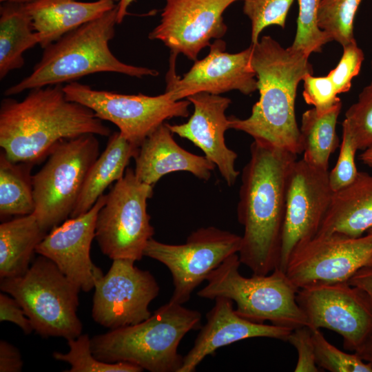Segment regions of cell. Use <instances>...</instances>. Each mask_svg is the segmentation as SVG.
Wrapping results in <instances>:
<instances>
[{
  "label": "cell",
  "mask_w": 372,
  "mask_h": 372,
  "mask_svg": "<svg viewBox=\"0 0 372 372\" xmlns=\"http://www.w3.org/2000/svg\"><path fill=\"white\" fill-rule=\"evenodd\" d=\"M238 254L226 258L207 278V285L197 295L214 300L229 298L236 304V313L257 323L269 321L273 325L294 329L309 327L307 318L297 302L298 289L279 268L267 275L250 278L239 272Z\"/></svg>",
  "instance_id": "8992f818"
},
{
  "label": "cell",
  "mask_w": 372,
  "mask_h": 372,
  "mask_svg": "<svg viewBox=\"0 0 372 372\" xmlns=\"http://www.w3.org/2000/svg\"><path fill=\"white\" fill-rule=\"evenodd\" d=\"M110 136V129L87 107L66 98L63 85L30 90L22 101L0 105V146L14 162L35 164L61 141L83 134Z\"/></svg>",
  "instance_id": "7a4b0ae2"
},
{
  "label": "cell",
  "mask_w": 372,
  "mask_h": 372,
  "mask_svg": "<svg viewBox=\"0 0 372 372\" xmlns=\"http://www.w3.org/2000/svg\"><path fill=\"white\" fill-rule=\"evenodd\" d=\"M113 1H114L115 3H118L120 0H112Z\"/></svg>",
  "instance_id": "7dc6e473"
},
{
  "label": "cell",
  "mask_w": 372,
  "mask_h": 372,
  "mask_svg": "<svg viewBox=\"0 0 372 372\" xmlns=\"http://www.w3.org/2000/svg\"><path fill=\"white\" fill-rule=\"evenodd\" d=\"M66 98L92 110L103 121L114 124L131 143L140 147L164 121L189 116L191 103L174 101L165 92L157 96L123 94L98 90L76 81L63 86Z\"/></svg>",
  "instance_id": "30bf717a"
},
{
  "label": "cell",
  "mask_w": 372,
  "mask_h": 372,
  "mask_svg": "<svg viewBox=\"0 0 372 372\" xmlns=\"http://www.w3.org/2000/svg\"><path fill=\"white\" fill-rule=\"evenodd\" d=\"M361 1L321 0L318 12L319 28L342 47L354 41V19Z\"/></svg>",
  "instance_id": "f546056e"
},
{
  "label": "cell",
  "mask_w": 372,
  "mask_h": 372,
  "mask_svg": "<svg viewBox=\"0 0 372 372\" xmlns=\"http://www.w3.org/2000/svg\"><path fill=\"white\" fill-rule=\"evenodd\" d=\"M138 147L129 142L119 132L112 134L103 152L90 167L82 190L70 218L89 211L112 183L121 179Z\"/></svg>",
  "instance_id": "cb8c5ba5"
},
{
  "label": "cell",
  "mask_w": 372,
  "mask_h": 372,
  "mask_svg": "<svg viewBox=\"0 0 372 372\" xmlns=\"http://www.w3.org/2000/svg\"><path fill=\"white\" fill-rule=\"evenodd\" d=\"M372 229V175L358 172L355 179L333 192L318 234L357 238Z\"/></svg>",
  "instance_id": "603a6c76"
},
{
  "label": "cell",
  "mask_w": 372,
  "mask_h": 372,
  "mask_svg": "<svg viewBox=\"0 0 372 372\" xmlns=\"http://www.w3.org/2000/svg\"><path fill=\"white\" fill-rule=\"evenodd\" d=\"M68 341L69 351L65 353L54 352L56 360L70 364L68 372H141L140 366L127 362H106L97 359L91 349V338L81 334Z\"/></svg>",
  "instance_id": "f1b7e54d"
},
{
  "label": "cell",
  "mask_w": 372,
  "mask_h": 372,
  "mask_svg": "<svg viewBox=\"0 0 372 372\" xmlns=\"http://www.w3.org/2000/svg\"><path fill=\"white\" fill-rule=\"evenodd\" d=\"M47 234L33 214L0 225V278L19 276L29 269L34 253Z\"/></svg>",
  "instance_id": "d4e9b609"
},
{
  "label": "cell",
  "mask_w": 372,
  "mask_h": 372,
  "mask_svg": "<svg viewBox=\"0 0 372 372\" xmlns=\"http://www.w3.org/2000/svg\"><path fill=\"white\" fill-rule=\"evenodd\" d=\"M134 160L136 178L153 187L163 176L174 172H187L207 181L216 167L205 156L179 146L165 123L143 141Z\"/></svg>",
  "instance_id": "44dd1931"
},
{
  "label": "cell",
  "mask_w": 372,
  "mask_h": 372,
  "mask_svg": "<svg viewBox=\"0 0 372 372\" xmlns=\"http://www.w3.org/2000/svg\"><path fill=\"white\" fill-rule=\"evenodd\" d=\"M342 48L343 53L338 65L328 73L338 94L349 91L352 80L358 75L364 59V52L355 39Z\"/></svg>",
  "instance_id": "d590c367"
},
{
  "label": "cell",
  "mask_w": 372,
  "mask_h": 372,
  "mask_svg": "<svg viewBox=\"0 0 372 372\" xmlns=\"http://www.w3.org/2000/svg\"><path fill=\"white\" fill-rule=\"evenodd\" d=\"M200 328L199 311L169 300L138 324L94 335L91 349L103 362H127L151 372H178L183 362L178 345L189 331Z\"/></svg>",
  "instance_id": "5b68a950"
},
{
  "label": "cell",
  "mask_w": 372,
  "mask_h": 372,
  "mask_svg": "<svg viewBox=\"0 0 372 372\" xmlns=\"http://www.w3.org/2000/svg\"><path fill=\"white\" fill-rule=\"evenodd\" d=\"M287 342L293 346L298 353L295 372L320 371L316 360L312 330L309 327L304 326L293 329Z\"/></svg>",
  "instance_id": "74e56055"
},
{
  "label": "cell",
  "mask_w": 372,
  "mask_h": 372,
  "mask_svg": "<svg viewBox=\"0 0 372 372\" xmlns=\"http://www.w3.org/2000/svg\"><path fill=\"white\" fill-rule=\"evenodd\" d=\"M316 360L319 368L331 372H372V364L354 352L345 353L332 344L320 329H311Z\"/></svg>",
  "instance_id": "1f68e13d"
},
{
  "label": "cell",
  "mask_w": 372,
  "mask_h": 372,
  "mask_svg": "<svg viewBox=\"0 0 372 372\" xmlns=\"http://www.w3.org/2000/svg\"><path fill=\"white\" fill-rule=\"evenodd\" d=\"M194 105L189 119L182 124L166 125L172 134L186 138L200 148L205 156L217 167L221 176L229 187L236 181L240 172L235 163L238 155L225 143V134L229 129L225 112L229 98L206 92L187 98Z\"/></svg>",
  "instance_id": "d6986e66"
},
{
  "label": "cell",
  "mask_w": 372,
  "mask_h": 372,
  "mask_svg": "<svg viewBox=\"0 0 372 372\" xmlns=\"http://www.w3.org/2000/svg\"><path fill=\"white\" fill-rule=\"evenodd\" d=\"M355 353L364 361L372 364V335Z\"/></svg>",
  "instance_id": "b9f144b4"
},
{
  "label": "cell",
  "mask_w": 372,
  "mask_h": 372,
  "mask_svg": "<svg viewBox=\"0 0 372 372\" xmlns=\"http://www.w3.org/2000/svg\"><path fill=\"white\" fill-rule=\"evenodd\" d=\"M135 262L113 260L108 272L95 282L92 317L100 325L114 329L151 316L149 305L160 287L151 272L138 268Z\"/></svg>",
  "instance_id": "5bb4252c"
},
{
  "label": "cell",
  "mask_w": 372,
  "mask_h": 372,
  "mask_svg": "<svg viewBox=\"0 0 372 372\" xmlns=\"http://www.w3.org/2000/svg\"><path fill=\"white\" fill-rule=\"evenodd\" d=\"M135 0H120L117 3V24L123 22L128 14L127 8Z\"/></svg>",
  "instance_id": "7bdbcfd3"
},
{
  "label": "cell",
  "mask_w": 372,
  "mask_h": 372,
  "mask_svg": "<svg viewBox=\"0 0 372 372\" xmlns=\"http://www.w3.org/2000/svg\"><path fill=\"white\" fill-rule=\"evenodd\" d=\"M297 302L311 329H327L340 334L344 348L357 351L372 335V298L348 282L299 289Z\"/></svg>",
  "instance_id": "7c38bea8"
},
{
  "label": "cell",
  "mask_w": 372,
  "mask_h": 372,
  "mask_svg": "<svg viewBox=\"0 0 372 372\" xmlns=\"http://www.w3.org/2000/svg\"><path fill=\"white\" fill-rule=\"evenodd\" d=\"M34 164L14 162L0 153V216H25L35 208L31 171Z\"/></svg>",
  "instance_id": "83f0119b"
},
{
  "label": "cell",
  "mask_w": 372,
  "mask_h": 372,
  "mask_svg": "<svg viewBox=\"0 0 372 372\" xmlns=\"http://www.w3.org/2000/svg\"><path fill=\"white\" fill-rule=\"evenodd\" d=\"M341 109L342 101L326 112L320 113L313 107L302 115V158L320 169L328 170L329 158L339 145L336 124Z\"/></svg>",
  "instance_id": "4316f807"
},
{
  "label": "cell",
  "mask_w": 372,
  "mask_h": 372,
  "mask_svg": "<svg viewBox=\"0 0 372 372\" xmlns=\"http://www.w3.org/2000/svg\"><path fill=\"white\" fill-rule=\"evenodd\" d=\"M358 150L355 141L347 127L342 126V140L337 163L329 172V182L333 192L351 184L358 171L355 156Z\"/></svg>",
  "instance_id": "e575fe53"
},
{
  "label": "cell",
  "mask_w": 372,
  "mask_h": 372,
  "mask_svg": "<svg viewBox=\"0 0 372 372\" xmlns=\"http://www.w3.org/2000/svg\"><path fill=\"white\" fill-rule=\"evenodd\" d=\"M297 1L299 10L296 33L290 48L309 57L313 52H320L323 45L333 40L318 26V12L321 0Z\"/></svg>",
  "instance_id": "4dcf8cb0"
},
{
  "label": "cell",
  "mask_w": 372,
  "mask_h": 372,
  "mask_svg": "<svg viewBox=\"0 0 372 372\" xmlns=\"http://www.w3.org/2000/svg\"><path fill=\"white\" fill-rule=\"evenodd\" d=\"M367 233H369V234H372V229H369V230L367 231Z\"/></svg>",
  "instance_id": "bcb514c9"
},
{
  "label": "cell",
  "mask_w": 372,
  "mask_h": 372,
  "mask_svg": "<svg viewBox=\"0 0 372 372\" xmlns=\"http://www.w3.org/2000/svg\"><path fill=\"white\" fill-rule=\"evenodd\" d=\"M241 240V236L216 227H200L181 245L166 244L152 238L145 248L144 256L168 268L174 284L169 300L183 304L211 272L226 258L238 254Z\"/></svg>",
  "instance_id": "8fae6325"
},
{
  "label": "cell",
  "mask_w": 372,
  "mask_h": 372,
  "mask_svg": "<svg viewBox=\"0 0 372 372\" xmlns=\"http://www.w3.org/2000/svg\"><path fill=\"white\" fill-rule=\"evenodd\" d=\"M214 300V306L206 314L207 322L201 327L193 347L183 357L178 372L195 371L206 356L244 339L264 337L287 341L292 329L250 321L236 313L232 300L225 297Z\"/></svg>",
  "instance_id": "ffe728a7"
},
{
  "label": "cell",
  "mask_w": 372,
  "mask_h": 372,
  "mask_svg": "<svg viewBox=\"0 0 372 372\" xmlns=\"http://www.w3.org/2000/svg\"><path fill=\"white\" fill-rule=\"evenodd\" d=\"M225 49L224 41L215 39L209 54L196 60L182 77L176 72L177 54L171 52L165 92L173 100L180 101L201 92L220 95L238 90L248 95L258 90L256 75L251 65V45L237 53H228Z\"/></svg>",
  "instance_id": "9a60e30c"
},
{
  "label": "cell",
  "mask_w": 372,
  "mask_h": 372,
  "mask_svg": "<svg viewBox=\"0 0 372 372\" xmlns=\"http://www.w3.org/2000/svg\"><path fill=\"white\" fill-rule=\"evenodd\" d=\"M0 321L11 322L19 327L25 334L34 329L29 318L18 301L12 296L0 293Z\"/></svg>",
  "instance_id": "f35d334b"
},
{
  "label": "cell",
  "mask_w": 372,
  "mask_h": 372,
  "mask_svg": "<svg viewBox=\"0 0 372 372\" xmlns=\"http://www.w3.org/2000/svg\"><path fill=\"white\" fill-rule=\"evenodd\" d=\"M296 160L297 155L262 142L250 145L237 205L244 228L238 254L254 275H267L279 267L288 179Z\"/></svg>",
  "instance_id": "6da1fadb"
},
{
  "label": "cell",
  "mask_w": 372,
  "mask_h": 372,
  "mask_svg": "<svg viewBox=\"0 0 372 372\" xmlns=\"http://www.w3.org/2000/svg\"><path fill=\"white\" fill-rule=\"evenodd\" d=\"M32 1L34 0H0L1 3L6 2V1H13V2H19V3H29Z\"/></svg>",
  "instance_id": "f6af8a7d"
},
{
  "label": "cell",
  "mask_w": 372,
  "mask_h": 372,
  "mask_svg": "<svg viewBox=\"0 0 372 372\" xmlns=\"http://www.w3.org/2000/svg\"><path fill=\"white\" fill-rule=\"evenodd\" d=\"M106 200L103 194L87 212L69 218L52 228L37 245L35 252L52 260L81 290L88 292L104 274L90 256L95 238L96 220Z\"/></svg>",
  "instance_id": "ac0fdd59"
},
{
  "label": "cell",
  "mask_w": 372,
  "mask_h": 372,
  "mask_svg": "<svg viewBox=\"0 0 372 372\" xmlns=\"http://www.w3.org/2000/svg\"><path fill=\"white\" fill-rule=\"evenodd\" d=\"M251 47V65L256 75L259 99L249 117H229V129L243 132L254 141L301 154L295 101L298 84L313 72L309 57L290 47L283 48L270 36H263Z\"/></svg>",
  "instance_id": "3957f363"
},
{
  "label": "cell",
  "mask_w": 372,
  "mask_h": 372,
  "mask_svg": "<svg viewBox=\"0 0 372 372\" xmlns=\"http://www.w3.org/2000/svg\"><path fill=\"white\" fill-rule=\"evenodd\" d=\"M153 186L140 181L132 168L115 182L106 194L96 220L95 239L110 259L141 260L154 229L147 213Z\"/></svg>",
  "instance_id": "9c48e42d"
},
{
  "label": "cell",
  "mask_w": 372,
  "mask_h": 372,
  "mask_svg": "<svg viewBox=\"0 0 372 372\" xmlns=\"http://www.w3.org/2000/svg\"><path fill=\"white\" fill-rule=\"evenodd\" d=\"M333 194L329 170L316 167L303 158L294 162L287 184L280 269L285 272L293 251L316 236Z\"/></svg>",
  "instance_id": "2e32d148"
},
{
  "label": "cell",
  "mask_w": 372,
  "mask_h": 372,
  "mask_svg": "<svg viewBox=\"0 0 372 372\" xmlns=\"http://www.w3.org/2000/svg\"><path fill=\"white\" fill-rule=\"evenodd\" d=\"M96 136L87 134L61 141L32 176V214L45 232L70 218L89 170L99 156Z\"/></svg>",
  "instance_id": "ba28073f"
},
{
  "label": "cell",
  "mask_w": 372,
  "mask_h": 372,
  "mask_svg": "<svg viewBox=\"0 0 372 372\" xmlns=\"http://www.w3.org/2000/svg\"><path fill=\"white\" fill-rule=\"evenodd\" d=\"M342 126L351 134L358 150L372 147V81L346 112Z\"/></svg>",
  "instance_id": "836d02e7"
},
{
  "label": "cell",
  "mask_w": 372,
  "mask_h": 372,
  "mask_svg": "<svg viewBox=\"0 0 372 372\" xmlns=\"http://www.w3.org/2000/svg\"><path fill=\"white\" fill-rule=\"evenodd\" d=\"M302 81L303 98L308 105H313L318 112H326L341 101L328 74L315 76L310 74L306 75Z\"/></svg>",
  "instance_id": "8d00e7d4"
},
{
  "label": "cell",
  "mask_w": 372,
  "mask_h": 372,
  "mask_svg": "<svg viewBox=\"0 0 372 372\" xmlns=\"http://www.w3.org/2000/svg\"><path fill=\"white\" fill-rule=\"evenodd\" d=\"M372 265V234L352 238L341 234H318L292 253L285 273L299 289L348 282Z\"/></svg>",
  "instance_id": "4fadbf2b"
},
{
  "label": "cell",
  "mask_w": 372,
  "mask_h": 372,
  "mask_svg": "<svg viewBox=\"0 0 372 372\" xmlns=\"http://www.w3.org/2000/svg\"><path fill=\"white\" fill-rule=\"evenodd\" d=\"M348 282L362 289L372 298V265L360 269Z\"/></svg>",
  "instance_id": "60d3db41"
},
{
  "label": "cell",
  "mask_w": 372,
  "mask_h": 372,
  "mask_svg": "<svg viewBox=\"0 0 372 372\" xmlns=\"http://www.w3.org/2000/svg\"><path fill=\"white\" fill-rule=\"evenodd\" d=\"M371 70H372V61H371Z\"/></svg>",
  "instance_id": "c3c4849f"
},
{
  "label": "cell",
  "mask_w": 372,
  "mask_h": 372,
  "mask_svg": "<svg viewBox=\"0 0 372 372\" xmlns=\"http://www.w3.org/2000/svg\"><path fill=\"white\" fill-rule=\"evenodd\" d=\"M360 160L365 165L372 167V147L364 150L360 155Z\"/></svg>",
  "instance_id": "ee69618b"
},
{
  "label": "cell",
  "mask_w": 372,
  "mask_h": 372,
  "mask_svg": "<svg viewBox=\"0 0 372 372\" xmlns=\"http://www.w3.org/2000/svg\"><path fill=\"white\" fill-rule=\"evenodd\" d=\"M117 6L101 17L67 33L43 49L32 72L4 92L10 96L25 90L72 82L98 72H116L130 76L158 75L154 69L129 65L111 52L115 35Z\"/></svg>",
  "instance_id": "277c9868"
},
{
  "label": "cell",
  "mask_w": 372,
  "mask_h": 372,
  "mask_svg": "<svg viewBox=\"0 0 372 372\" xmlns=\"http://www.w3.org/2000/svg\"><path fill=\"white\" fill-rule=\"evenodd\" d=\"M23 366L21 354L17 347L0 341V372H19Z\"/></svg>",
  "instance_id": "ab89813d"
},
{
  "label": "cell",
  "mask_w": 372,
  "mask_h": 372,
  "mask_svg": "<svg viewBox=\"0 0 372 372\" xmlns=\"http://www.w3.org/2000/svg\"><path fill=\"white\" fill-rule=\"evenodd\" d=\"M0 289L18 301L41 336L68 340L81 334V289L48 258L40 255L23 275L1 279Z\"/></svg>",
  "instance_id": "52a82bcc"
},
{
  "label": "cell",
  "mask_w": 372,
  "mask_h": 372,
  "mask_svg": "<svg viewBox=\"0 0 372 372\" xmlns=\"http://www.w3.org/2000/svg\"><path fill=\"white\" fill-rule=\"evenodd\" d=\"M39 45L45 48L63 35L116 7L112 0H34L25 3Z\"/></svg>",
  "instance_id": "7402d4cb"
},
{
  "label": "cell",
  "mask_w": 372,
  "mask_h": 372,
  "mask_svg": "<svg viewBox=\"0 0 372 372\" xmlns=\"http://www.w3.org/2000/svg\"><path fill=\"white\" fill-rule=\"evenodd\" d=\"M238 0H165L161 20L149 34L172 53L196 61L212 39L223 37L227 30L223 14Z\"/></svg>",
  "instance_id": "e0dca14e"
},
{
  "label": "cell",
  "mask_w": 372,
  "mask_h": 372,
  "mask_svg": "<svg viewBox=\"0 0 372 372\" xmlns=\"http://www.w3.org/2000/svg\"><path fill=\"white\" fill-rule=\"evenodd\" d=\"M39 44L25 3L6 1L0 8V79L21 68L23 54Z\"/></svg>",
  "instance_id": "484cf974"
},
{
  "label": "cell",
  "mask_w": 372,
  "mask_h": 372,
  "mask_svg": "<svg viewBox=\"0 0 372 372\" xmlns=\"http://www.w3.org/2000/svg\"><path fill=\"white\" fill-rule=\"evenodd\" d=\"M243 12L251 22V44L259 41L262 30L271 25L285 28L294 0H243Z\"/></svg>",
  "instance_id": "d6a6232c"
}]
</instances>
